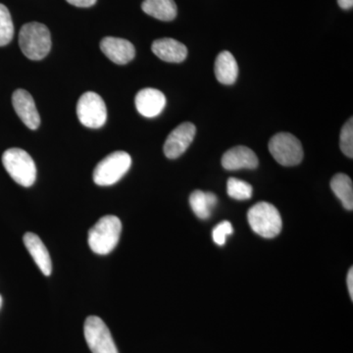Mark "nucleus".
Segmentation results:
<instances>
[{
    "instance_id": "1",
    "label": "nucleus",
    "mask_w": 353,
    "mask_h": 353,
    "mask_svg": "<svg viewBox=\"0 0 353 353\" xmlns=\"http://www.w3.org/2000/svg\"><path fill=\"white\" fill-rule=\"evenodd\" d=\"M122 223L113 215L104 216L88 231L90 250L99 255L109 254L119 243Z\"/></svg>"
},
{
    "instance_id": "2",
    "label": "nucleus",
    "mask_w": 353,
    "mask_h": 353,
    "mask_svg": "<svg viewBox=\"0 0 353 353\" xmlns=\"http://www.w3.org/2000/svg\"><path fill=\"white\" fill-rule=\"evenodd\" d=\"M19 44L26 57L34 61L43 59L51 50L50 30L41 23H28L21 28Z\"/></svg>"
},
{
    "instance_id": "3",
    "label": "nucleus",
    "mask_w": 353,
    "mask_h": 353,
    "mask_svg": "<svg viewBox=\"0 0 353 353\" xmlns=\"http://www.w3.org/2000/svg\"><path fill=\"white\" fill-rule=\"evenodd\" d=\"M2 164L9 176L22 187H32L36 182V164L31 155L25 150L9 148L2 155Z\"/></svg>"
},
{
    "instance_id": "4",
    "label": "nucleus",
    "mask_w": 353,
    "mask_h": 353,
    "mask_svg": "<svg viewBox=\"0 0 353 353\" xmlns=\"http://www.w3.org/2000/svg\"><path fill=\"white\" fill-rule=\"evenodd\" d=\"M248 220L253 231L266 239L277 236L282 231V218L273 204L259 202L248 210Z\"/></svg>"
},
{
    "instance_id": "5",
    "label": "nucleus",
    "mask_w": 353,
    "mask_h": 353,
    "mask_svg": "<svg viewBox=\"0 0 353 353\" xmlns=\"http://www.w3.org/2000/svg\"><path fill=\"white\" fill-rule=\"evenodd\" d=\"M132 165L129 153L115 152L102 159L94 171V181L101 187H108L119 182Z\"/></svg>"
},
{
    "instance_id": "6",
    "label": "nucleus",
    "mask_w": 353,
    "mask_h": 353,
    "mask_svg": "<svg viewBox=\"0 0 353 353\" xmlns=\"http://www.w3.org/2000/svg\"><path fill=\"white\" fill-rule=\"evenodd\" d=\"M269 152L283 166H296L303 161V148L301 141L290 132H279L269 141Z\"/></svg>"
},
{
    "instance_id": "7",
    "label": "nucleus",
    "mask_w": 353,
    "mask_h": 353,
    "mask_svg": "<svg viewBox=\"0 0 353 353\" xmlns=\"http://www.w3.org/2000/svg\"><path fill=\"white\" fill-rule=\"evenodd\" d=\"M77 115L85 127L99 129L105 124L108 109L101 95L95 92H85L77 104Z\"/></svg>"
},
{
    "instance_id": "8",
    "label": "nucleus",
    "mask_w": 353,
    "mask_h": 353,
    "mask_svg": "<svg viewBox=\"0 0 353 353\" xmlns=\"http://www.w3.org/2000/svg\"><path fill=\"white\" fill-rule=\"evenodd\" d=\"M83 334L92 353H119L108 327L97 316L85 319Z\"/></svg>"
},
{
    "instance_id": "9",
    "label": "nucleus",
    "mask_w": 353,
    "mask_h": 353,
    "mask_svg": "<svg viewBox=\"0 0 353 353\" xmlns=\"http://www.w3.org/2000/svg\"><path fill=\"white\" fill-rule=\"evenodd\" d=\"M196 128L192 123L179 125L171 132L164 143V153L167 158L176 159L189 148L196 136Z\"/></svg>"
},
{
    "instance_id": "10",
    "label": "nucleus",
    "mask_w": 353,
    "mask_h": 353,
    "mask_svg": "<svg viewBox=\"0 0 353 353\" xmlns=\"http://www.w3.org/2000/svg\"><path fill=\"white\" fill-rule=\"evenodd\" d=\"M12 104L14 110L26 126L31 130L38 129L41 124V117L29 92L25 90H15L12 95Z\"/></svg>"
},
{
    "instance_id": "11",
    "label": "nucleus",
    "mask_w": 353,
    "mask_h": 353,
    "mask_svg": "<svg viewBox=\"0 0 353 353\" xmlns=\"http://www.w3.org/2000/svg\"><path fill=\"white\" fill-rule=\"evenodd\" d=\"M138 112L146 118H154L164 110L166 97L157 88H143L139 90L134 99Z\"/></svg>"
},
{
    "instance_id": "12",
    "label": "nucleus",
    "mask_w": 353,
    "mask_h": 353,
    "mask_svg": "<svg viewBox=\"0 0 353 353\" xmlns=\"http://www.w3.org/2000/svg\"><path fill=\"white\" fill-rule=\"evenodd\" d=\"M101 50L106 57L118 65L129 63L136 55V50L131 41L113 37H106L102 39Z\"/></svg>"
},
{
    "instance_id": "13",
    "label": "nucleus",
    "mask_w": 353,
    "mask_h": 353,
    "mask_svg": "<svg viewBox=\"0 0 353 353\" xmlns=\"http://www.w3.org/2000/svg\"><path fill=\"white\" fill-rule=\"evenodd\" d=\"M222 166L229 171L255 169L259 166V158L250 148L246 146H236L223 155Z\"/></svg>"
},
{
    "instance_id": "14",
    "label": "nucleus",
    "mask_w": 353,
    "mask_h": 353,
    "mask_svg": "<svg viewBox=\"0 0 353 353\" xmlns=\"http://www.w3.org/2000/svg\"><path fill=\"white\" fill-rule=\"evenodd\" d=\"M152 50L158 58L170 63H180L188 55L185 44L171 38L159 39L153 41Z\"/></svg>"
},
{
    "instance_id": "15",
    "label": "nucleus",
    "mask_w": 353,
    "mask_h": 353,
    "mask_svg": "<svg viewBox=\"0 0 353 353\" xmlns=\"http://www.w3.org/2000/svg\"><path fill=\"white\" fill-rule=\"evenodd\" d=\"M24 245L28 252L38 265L39 270L43 272L44 276H50L52 272V262H51L50 252L46 248L43 241L36 234H25Z\"/></svg>"
},
{
    "instance_id": "16",
    "label": "nucleus",
    "mask_w": 353,
    "mask_h": 353,
    "mask_svg": "<svg viewBox=\"0 0 353 353\" xmlns=\"http://www.w3.org/2000/svg\"><path fill=\"white\" fill-rule=\"evenodd\" d=\"M215 76L223 85H233L238 79V63L229 51H222L216 58Z\"/></svg>"
},
{
    "instance_id": "17",
    "label": "nucleus",
    "mask_w": 353,
    "mask_h": 353,
    "mask_svg": "<svg viewBox=\"0 0 353 353\" xmlns=\"http://www.w3.org/2000/svg\"><path fill=\"white\" fill-rule=\"evenodd\" d=\"M141 9L148 15L160 21L169 22L175 19L176 6L174 0H145Z\"/></svg>"
},
{
    "instance_id": "18",
    "label": "nucleus",
    "mask_w": 353,
    "mask_h": 353,
    "mask_svg": "<svg viewBox=\"0 0 353 353\" xmlns=\"http://www.w3.org/2000/svg\"><path fill=\"white\" fill-rule=\"evenodd\" d=\"M190 204L192 211L201 219H208L213 208L217 204V196L212 192L196 190L190 196Z\"/></svg>"
},
{
    "instance_id": "19",
    "label": "nucleus",
    "mask_w": 353,
    "mask_h": 353,
    "mask_svg": "<svg viewBox=\"0 0 353 353\" xmlns=\"http://www.w3.org/2000/svg\"><path fill=\"white\" fill-rule=\"evenodd\" d=\"M331 189L340 199L343 208L347 210L353 209V185L352 179L345 174H336L332 179Z\"/></svg>"
},
{
    "instance_id": "20",
    "label": "nucleus",
    "mask_w": 353,
    "mask_h": 353,
    "mask_svg": "<svg viewBox=\"0 0 353 353\" xmlns=\"http://www.w3.org/2000/svg\"><path fill=\"white\" fill-rule=\"evenodd\" d=\"M227 192L232 199L236 201H246L252 199L253 189L252 185L245 181L230 178L227 183Z\"/></svg>"
},
{
    "instance_id": "21",
    "label": "nucleus",
    "mask_w": 353,
    "mask_h": 353,
    "mask_svg": "<svg viewBox=\"0 0 353 353\" xmlns=\"http://www.w3.org/2000/svg\"><path fill=\"white\" fill-rule=\"evenodd\" d=\"M14 37V25L10 12L3 4L0 3V46L10 43Z\"/></svg>"
},
{
    "instance_id": "22",
    "label": "nucleus",
    "mask_w": 353,
    "mask_h": 353,
    "mask_svg": "<svg viewBox=\"0 0 353 353\" xmlns=\"http://www.w3.org/2000/svg\"><path fill=\"white\" fill-rule=\"evenodd\" d=\"M341 150L347 157H353V120L350 118L341 132Z\"/></svg>"
},
{
    "instance_id": "23",
    "label": "nucleus",
    "mask_w": 353,
    "mask_h": 353,
    "mask_svg": "<svg viewBox=\"0 0 353 353\" xmlns=\"http://www.w3.org/2000/svg\"><path fill=\"white\" fill-rule=\"evenodd\" d=\"M234 229L229 221L220 223L213 230V240L218 245H224L228 236L233 234Z\"/></svg>"
},
{
    "instance_id": "24",
    "label": "nucleus",
    "mask_w": 353,
    "mask_h": 353,
    "mask_svg": "<svg viewBox=\"0 0 353 353\" xmlns=\"http://www.w3.org/2000/svg\"><path fill=\"white\" fill-rule=\"evenodd\" d=\"M68 3L77 7H90L94 6L97 0H66Z\"/></svg>"
},
{
    "instance_id": "25",
    "label": "nucleus",
    "mask_w": 353,
    "mask_h": 353,
    "mask_svg": "<svg viewBox=\"0 0 353 353\" xmlns=\"http://www.w3.org/2000/svg\"><path fill=\"white\" fill-rule=\"evenodd\" d=\"M347 288L352 301H353V268H350L347 274Z\"/></svg>"
},
{
    "instance_id": "26",
    "label": "nucleus",
    "mask_w": 353,
    "mask_h": 353,
    "mask_svg": "<svg viewBox=\"0 0 353 353\" xmlns=\"http://www.w3.org/2000/svg\"><path fill=\"white\" fill-rule=\"evenodd\" d=\"M338 3L339 6H340L341 9L348 10V9L352 8L353 0H338Z\"/></svg>"
},
{
    "instance_id": "27",
    "label": "nucleus",
    "mask_w": 353,
    "mask_h": 353,
    "mask_svg": "<svg viewBox=\"0 0 353 353\" xmlns=\"http://www.w3.org/2000/svg\"><path fill=\"white\" fill-rule=\"evenodd\" d=\"M2 306V297L0 296V308H1Z\"/></svg>"
}]
</instances>
